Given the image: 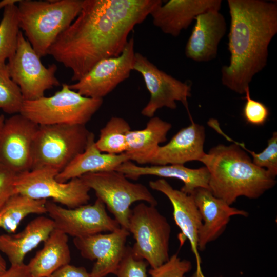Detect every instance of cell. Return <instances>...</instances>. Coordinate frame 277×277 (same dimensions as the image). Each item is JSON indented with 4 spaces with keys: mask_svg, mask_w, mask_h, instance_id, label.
<instances>
[{
    "mask_svg": "<svg viewBox=\"0 0 277 277\" xmlns=\"http://www.w3.org/2000/svg\"><path fill=\"white\" fill-rule=\"evenodd\" d=\"M161 0H83L71 25L56 38L47 55L72 72L77 81L100 61L119 56L134 27Z\"/></svg>",
    "mask_w": 277,
    "mask_h": 277,
    "instance_id": "6da1fadb",
    "label": "cell"
},
{
    "mask_svg": "<svg viewBox=\"0 0 277 277\" xmlns=\"http://www.w3.org/2000/svg\"><path fill=\"white\" fill-rule=\"evenodd\" d=\"M230 16L228 65L221 68L222 84L242 94L266 66L269 45L277 33V3L228 0Z\"/></svg>",
    "mask_w": 277,
    "mask_h": 277,
    "instance_id": "7a4b0ae2",
    "label": "cell"
},
{
    "mask_svg": "<svg viewBox=\"0 0 277 277\" xmlns=\"http://www.w3.org/2000/svg\"><path fill=\"white\" fill-rule=\"evenodd\" d=\"M200 162L209 171V190L230 206L240 196L258 199L276 183L275 177L254 165L246 151L234 143L212 147Z\"/></svg>",
    "mask_w": 277,
    "mask_h": 277,
    "instance_id": "3957f363",
    "label": "cell"
},
{
    "mask_svg": "<svg viewBox=\"0 0 277 277\" xmlns=\"http://www.w3.org/2000/svg\"><path fill=\"white\" fill-rule=\"evenodd\" d=\"M83 0H19V27L41 58L79 14Z\"/></svg>",
    "mask_w": 277,
    "mask_h": 277,
    "instance_id": "277c9868",
    "label": "cell"
},
{
    "mask_svg": "<svg viewBox=\"0 0 277 277\" xmlns=\"http://www.w3.org/2000/svg\"><path fill=\"white\" fill-rule=\"evenodd\" d=\"M91 132L85 125H39L32 143L31 169L58 173L85 149Z\"/></svg>",
    "mask_w": 277,
    "mask_h": 277,
    "instance_id": "5b68a950",
    "label": "cell"
},
{
    "mask_svg": "<svg viewBox=\"0 0 277 277\" xmlns=\"http://www.w3.org/2000/svg\"><path fill=\"white\" fill-rule=\"evenodd\" d=\"M103 102V99L83 96L64 83L52 96L24 100L19 113L38 125H85Z\"/></svg>",
    "mask_w": 277,
    "mask_h": 277,
    "instance_id": "8992f818",
    "label": "cell"
},
{
    "mask_svg": "<svg viewBox=\"0 0 277 277\" xmlns=\"http://www.w3.org/2000/svg\"><path fill=\"white\" fill-rule=\"evenodd\" d=\"M171 230L167 219L155 206L141 203L131 209L128 231L135 241L132 251L151 268L160 266L169 259Z\"/></svg>",
    "mask_w": 277,
    "mask_h": 277,
    "instance_id": "52a82bcc",
    "label": "cell"
},
{
    "mask_svg": "<svg viewBox=\"0 0 277 277\" xmlns=\"http://www.w3.org/2000/svg\"><path fill=\"white\" fill-rule=\"evenodd\" d=\"M94 191L113 214L121 228L128 230L131 205L137 201H145L156 206L157 202L148 188L141 183L129 181L124 174L116 170L89 173L80 177Z\"/></svg>",
    "mask_w": 277,
    "mask_h": 277,
    "instance_id": "ba28073f",
    "label": "cell"
},
{
    "mask_svg": "<svg viewBox=\"0 0 277 277\" xmlns=\"http://www.w3.org/2000/svg\"><path fill=\"white\" fill-rule=\"evenodd\" d=\"M58 173L42 168L17 174L14 187L16 193L36 200L51 199L53 202L74 208L88 204L91 190L81 177L65 183L55 179Z\"/></svg>",
    "mask_w": 277,
    "mask_h": 277,
    "instance_id": "9c48e42d",
    "label": "cell"
},
{
    "mask_svg": "<svg viewBox=\"0 0 277 277\" xmlns=\"http://www.w3.org/2000/svg\"><path fill=\"white\" fill-rule=\"evenodd\" d=\"M6 65L11 78L19 87L24 100L42 97L46 90L60 85L55 76L56 65L45 67L22 31L18 35L16 52Z\"/></svg>",
    "mask_w": 277,
    "mask_h": 277,
    "instance_id": "30bf717a",
    "label": "cell"
},
{
    "mask_svg": "<svg viewBox=\"0 0 277 277\" xmlns=\"http://www.w3.org/2000/svg\"><path fill=\"white\" fill-rule=\"evenodd\" d=\"M46 208L55 229L74 238L112 232L121 228L116 221L108 214L105 205L98 198L92 204L74 208H66L47 200Z\"/></svg>",
    "mask_w": 277,
    "mask_h": 277,
    "instance_id": "8fae6325",
    "label": "cell"
},
{
    "mask_svg": "<svg viewBox=\"0 0 277 277\" xmlns=\"http://www.w3.org/2000/svg\"><path fill=\"white\" fill-rule=\"evenodd\" d=\"M133 70L142 76L150 97L141 111V114L151 118L156 111L164 107L171 109L177 107L176 101L181 102L188 110V98L191 86L159 69L146 56L135 52Z\"/></svg>",
    "mask_w": 277,
    "mask_h": 277,
    "instance_id": "7c38bea8",
    "label": "cell"
},
{
    "mask_svg": "<svg viewBox=\"0 0 277 277\" xmlns=\"http://www.w3.org/2000/svg\"><path fill=\"white\" fill-rule=\"evenodd\" d=\"M135 54L134 40L131 37L119 56L100 61L76 83L69 84V87L85 97L103 99L129 77Z\"/></svg>",
    "mask_w": 277,
    "mask_h": 277,
    "instance_id": "4fadbf2b",
    "label": "cell"
},
{
    "mask_svg": "<svg viewBox=\"0 0 277 277\" xmlns=\"http://www.w3.org/2000/svg\"><path fill=\"white\" fill-rule=\"evenodd\" d=\"M38 126L20 113L5 118L0 133V165L17 174L31 170L32 143Z\"/></svg>",
    "mask_w": 277,
    "mask_h": 277,
    "instance_id": "5bb4252c",
    "label": "cell"
},
{
    "mask_svg": "<svg viewBox=\"0 0 277 277\" xmlns=\"http://www.w3.org/2000/svg\"><path fill=\"white\" fill-rule=\"evenodd\" d=\"M129 232L123 228L81 238H74L73 243L85 259L95 260L90 273L92 277H105L115 274L127 246Z\"/></svg>",
    "mask_w": 277,
    "mask_h": 277,
    "instance_id": "9a60e30c",
    "label": "cell"
},
{
    "mask_svg": "<svg viewBox=\"0 0 277 277\" xmlns=\"http://www.w3.org/2000/svg\"><path fill=\"white\" fill-rule=\"evenodd\" d=\"M149 185L151 189L165 194L169 200L173 207L175 223L189 241L196 263V270L191 277H205L201 269V259L198 249L202 220L192 196L174 189L164 179L150 181Z\"/></svg>",
    "mask_w": 277,
    "mask_h": 277,
    "instance_id": "2e32d148",
    "label": "cell"
},
{
    "mask_svg": "<svg viewBox=\"0 0 277 277\" xmlns=\"http://www.w3.org/2000/svg\"><path fill=\"white\" fill-rule=\"evenodd\" d=\"M191 195L202 220L199 236V251L205 250L208 244L222 234L231 216L247 217L249 215L248 212L231 207L216 197L208 189L197 188Z\"/></svg>",
    "mask_w": 277,
    "mask_h": 277,
    "instance_id": "e0dca14e",
    "label": "cell"
},
{
    "mask_svg": "<svg viewBox=\"0 0 277 277\" xmlns=\"http://www.w3.org/2000/svg\"><path fill=\"white\" fill-rule=\"evenodd\" d=\"M187 42V57L197 62L214 60L220 41L227 30V23L220 10L211 9L199 14Z\"/></svg>",
    "mask_w": 277,
    "mask_h": 277,
    "instance_id": "ac0fdd59",
    "label": "cell"
},
{
    "mask_svg": "<svg viewBox=\"0 0 277 277\" xmlns=\"http://www.w3.org/2000/svg\"><path fill=\"white\" fill-rule=\"evenodd\" d=\"M221 0H170L150 13L153 25L163 33L178 36L199 14L211 9L220 10Z\"/></svg>",
    "mask_w": 277,
    "mask_h": 277,
    "instance_id": "d6986e66",
    "label": "cell"
},
{
    "mask_svg": "<svg viewBox=\"0 0 277 277\" xmlns=\"http://www.w3.org/2000/svg\"><path fill=\"white\" fill-rule=\"evenodd\" d=\"M190 119V125L180 130L166 145L159 147L149 164L184 165L202 159L206 153L204 151L205 129Z\"/></svg>",
    "mask_w": 277,
    "mask_h": 277,
    "instance_id": "ffe728a7",
    "label": "cell"
},
{
    "mask_svg": "<svg viewBox=\"0 0 277 277\" xmlns=\"http://www.w3.org/2000/svg\"><path fill=\"white\" fill-rule=\"evenodd\" d=\"M115 170L123 173L127 178L132 180H137L143 175L178 179L184 183L181 190L188 194H191L199 188L209 189V173L205 166L197 169L187 168L180 164L143 167L128 161L120 165Z\"/></svg>",
    "mask_w": 277,
    "mask_h": 277,
    "instance_id": "44dd1931",
    "label": "cell"
},
{
    "mask_svg": "<svg viewBox=\"0 0 277 277\" xmlns=\"http://www.w3.org/2000/svg\"><path fill=\"white\" fill-rule=\"evenodd\" d=\"M54 229L51 219L38 216L18 233L0 235V251L7 256L11 265L22 264L26 255L44 242Z\"/></svg>",
    "mask_w": 277,
    "mask_h": 277,
    "instance_id": "7402d4cb",
    "label": "cell"
},
{
    "mask_svg": "<svg viewBox=\"0 0 277 277\" xmlns=\"http://www.w3.org/2000/svg\"><path fill=\"white\" fill-rule=\"evenodd\" d=\"M128 161L129 157L125 152L112 154L101 152L96 146L94 134L91 132L85 150L58 173L55 179L65 183L87 173L115 170Z\"/></svg>",
    "mask_w": 277,
    "mask_h": 277,
    "instance_id": "603a6c76",
    "label": "cell"
},
{
    "mask_svg": "<svg viewBox=\"0 0 277 277\" xmlns=\"http://www.w3.org/2000/svg\"><path fill=\"white\" fill-rule=\"evenodd\" d=\"M171 127L170 123L153 116L145 128L130 130L126 135L127 148L125 152L130 161L138 164L150 163L160 144L166 141L167 133Z\"/></svg>",
    "mask_w": 277,
    "mask_h": 277,
    "instance_id": "cb8c5ba5",
    "label": "cell"
},
{
    "mask_svg": "<svg viewBox=\"0 0 277 277\" xmlns=\"http://www.w3.org/2000/svg\"><path fill=\"white\" fill-rule=\"evenodd\" d=\"M70 260L68 235L54 229L27 266L33 277H48Z\"/></svg>",
    "mask_w": 277,
    "mask_h": 277,
    "instance_id": "d4e9b609",
    "label": "cell"
},
{
    "mask_svg": "<svg viewBox=\"0 0 277 277\" xmlns=\"http://www.w3.org/2000/svg\"><path fill=\"white\" fill-rule=\"evenodd\" d=\"M46 200H36L16 193L0 209V228L15 233L22 220L31 214L46 213Z\"/></svg>",
    "mask_w": 277,
    "mask_h": 277,
    "instance_id": "484cf974",
    "label": "cell"
},
{
    "mask_svg": "<svg viewBox=\"0 0 277 277\" xmlns=\"http://www.w3.org/2000/svg\"><path fill=\"white\" fill-rule=\"evenodd\" d=\"M131 130L128 123L120 117H112L100 130L98 139L95 141L97 149L102 152L119 154L126 151V135Z\"/></svg>",
    "mask_w": 277,
    "mask_h": 277,
    "instance_id": "4316f807",
    "label": "cell"
},
{
    "mask_svg": "<svg viewBox=\"0 0 277 277\" xmlns=\"http://www.w3.org/2000/svg\"><path fill=\"white\" fill-rule=\"evenodd\" d=\"M20 29L17 6H6L0 22V64L6 63L15 53Z\"/></svg>",
    "mask_w": 277,
    "mask_h": 277,
    "instance_id": "83f0119b",
    "label": "cell"
},
{
    "mask_svg": "<svg viewBox=\"0 0 277 277\" xmlns=\"http://www.w3.org/2000/svg\"><path fill=\"white\" fill-rule=\"evenodd\" d=\"M24 101L19 87L9 75L6 63L0 64V109L8 114L19 113Z\"/></svg>",
    "mask_w": 277,
    "mask_h": 277,
    "instance_id": "f1b7e54d",
    "label": "cell"
},
{
    "mask_svg": "<svg viewBox=\"0 0 277 277\" xmlns=\"http://www.w3.org/2000/svg\"><path fill=\"white\" fill-rule=\"evenodd\" d=\"M245 151L252 156V162L256 166L265 169L274 177L277 175V133L273 132L272 136L267 142V146L261 152L244 148Z\"/></svg>",
    "mask_w": 277,
    "mask_h": 277,
    "instance_id": "f546056e",
    "label": "cell"
},
{
    "mask_svg": "<svg viewBox=\"0 0 277 277\" xmlns=\"http://www.w3.org/2000/svg\"><path fill=\"white\" fill-rule=\"evenodd\" d=\"M148 263L133 254L131 247L127 246L115 275L117 277H148Z\"/></svg>",
    "mask_w": 277,
    "mask_h": 277,
    "instance_id": "4dcf8cb0",
    "label": "cell"
},
{
    "mask_svg": "<svg viewBox=\"0 0 277 277\" xmlns=\"http://www.w3.org/2000/svg\"><path fill=\"white\" fill-rule=\"evenodd\" d=\"M191 268L190 261L181 260L177 253H175L166 262L158 267L151 268L148 272L151 277H185V274Z\"/></svg>",
    "mask_w": 277,
    "mask_h": 277,
    "instance_id": "1f68e13d",
    "label": "cell"
},
{
    "mask_svg": "<svg viewBox=\"0 0 277 277\" xmlns=\"http://www.w3.org/2000/svg\"><path fill=\"white\" fill-rule=\"evenodd\" d=\"M246 100L243 115L245 121L250 124L260 126L265 124L269 115L268 108L263 103L251 97L249 87L245 90Z\"/></svg>",
    "mask_w": 277,
    "mask_h": 277,
    "instance_id": "d6a6232c",
    "label": "cell"
},
{
    "mask_svg": "<svg viewBox=\"0 0 277 277\" xmlns=\"http://www.w3.org/2000/svg\"><path fill=\"white\" fill-rule=\"evenodd\" d=\"M17 174L0 165V209L15 194L14 183Z\"/></svg>",
    "mask_w": 277,
    "mask_h": 277,
    "instance_id": "836d02e7",
    "label": "cell"
},
{
    "mask_svg": "<svg viewBox=\"0 0 277 277\" xmlns=\"http://www.w3.org/2000/svg\"><path fill=\"white\" fill-rule=\"evenodd\" d=\"M48 277H92L86 268L81 266L65 265L54 271Z\"/></svg>",
    "mask_w": 277,
    "mask_h": 277,
    "instance_id": "e575fe53",
    "label": "cell"
},
{
    "mask_svg": "<svg viewBox=\"0 0 277 277\" xmlns=\"http://www.w3.org/2000/svg\"><path fill=\"white\" fill-rule=\"evenodd\" d=\"M0 277H33L29 271L27 264L11 265Z\"/></svg>",
    "mask_w": 277,
    "mask_h": 277,
    "instance_id": "d590c367",
    "label": "cell"
},
{
    "mask_svg": "<svg viewBox=\"0 0 277 277\" xmlns=\"http://www.w3.org/2000/svg\"><path fill=\"white\" fill-rule=\"evenodd\" d=\"M19 0H3L0 1V10L4 9L6 6L18 3Z\"/></svg>",
    "mask_w": 277,
    "mask_h": 277,
    "instance_id": "8d00e7d4",
    "label": "cell"
},
{
    "mask_svg": "<svg viewBox=\"0 0 277 277\" xmlns=\"http://www.w3.org/2000/svg\"><path fill=\"white\" fill-rule=\"evenodd\" d=\"M7 270V265L6 261L0 254V275Z\"/></svg>",
    "mask_w": 277,
    "mask_h": 277,
    "instance_id": "74e56055",
    "label": "cell"
},
{
    "mask_svg": "<svg viewBox=\"0 0 277 277\" xmlns=\"http://www.w3.org/2000/svg\"><path fill=\"white\" fill-rule=\"evenodd\" d=\"M5 118L4 114H0V133L3 127V125L4 124V121H5Z\"/></svg>",
    "mask_w": 277,
    "mask_h": 277,
    "instance_id": "f35d334b",
    "label": "cell"
}]
</instances>
